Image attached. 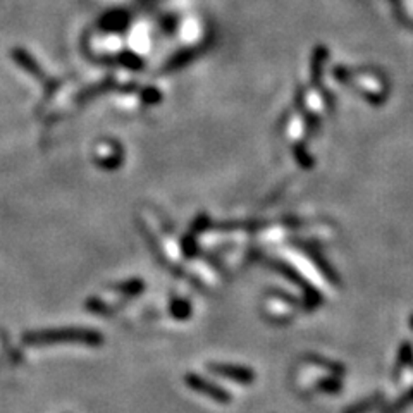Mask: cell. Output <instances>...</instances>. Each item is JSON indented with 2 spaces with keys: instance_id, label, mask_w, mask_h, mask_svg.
Masks as SVG:
<instances>
[{
  "instance_id": "1",
  "label": "cell",
  "mask_w": 413,
  "mask_h": 413,
  "mask_svg": "<svg viewBox=\"0 0 413 413\" xmlns=\"http://www.w3.org/2000/svg\"><path fill=\"white\" fill-rule=\"evenodd\" d=\"M25 341L31 347H49V344L69 341V343H83L86 347H98L102 343V336L91 329H57V331L31 332L25 336Z\"/></svg>"
},
{
  "instance_id": "2",
  "label": "cell",
  "mask_w": 413,
  "mask_h": 413,
  "mask_svg": "<svg viewBox=\"0 0 413 413\" xmlns=\"http://www.w3.org/2000/svg\"><path fill=\"white\" fill-rule=\"evenodd\" d=\"M186 384L192 389H194V391L202 392V395L217 401V403H229V401H231V396H229L228 391H224L221 386H216L214 383H210V380H206L204 377L197 374L186 376Z\"/></svg>"
},
{
  "instance_id": "3",
  "label": "cell",
  "mask_w": 413,
  "mask_h": 413,
  "mask_svg": "<svg viewBox=\"0 0 413 413\" xmlns=\"http://www.w3.org/2000/svg\"><path fill=\"white\" fill-rule=\"evenodd\" d=\"M210 371L214 374L226 377V379L236 380V383L248 384L253 380V372L246 367H240V365H229V363H210Z\"/></svg>"
}]
</instances>
